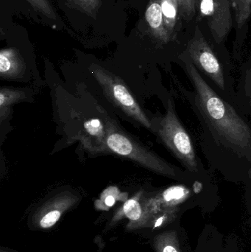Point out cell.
Instances as JSON below:
<instances>
[{"label": "cell", "instance_id": "52a82bcc", "mask_svg": "<svg viewBox=\"0 0 251 252\" xmlns=\"http://www.w3.org/2000/svg\"><path fill=\"white\" fill-rule=\"evenodd\" d=\"M145 17L155 38L161 42L167 43L171 37L165 28L161 0H150Z\"/></svg>", "mask_w": 251, "mask_h": 252}, {"label": "cell", "instance_id": "ba28073f", "mask_svg": "<svg viewBox=\"0 0 251 252\" xmlns=\"http://www.w3.org/2000/svg\"><path fill=\"white\" fill-rule=\"evenodd\" d=\"M25 66L20 55L14 49L0 52V76L1 79H15L23 73Z\"/></svg>", "mask_w": 251, "mask_h": 252}, {"label": "cell", "instance_id": "8992f818", "mask_svg": "<svg viewBox=\"0 0 251 252\" xmlns=\"http://www.w3.org/2000/svg\"><path fill=\"white\" fill-rule=\"evenodd\" d=\"M230 0H196L200 16L206 19L214 40L221 43L232 27Z\"/></svg>", "mask_w": 251, "mask_h": 252}, {"label": "cell", "instance_id": "5bb4252c", "mask_svg": "<svg viewBox=\"0 0 251 252\" xmlns=\"http://www.w3.org/2000/svg\"><path fill=\"white\" fill-rule=\"evenodd\" d=\"M124 213L128 219L131 220H137L141 216V207L137 200H128L124 204Z\"/></svg>", "mask_w": 251, "mask_h": 252}, {"label": "cell", "instance_id": "4fadbf2b", "mask_svg": "<svg viewBox=\"0 0 251 252\" xmlns=\"http://www.w3.org/2000/svg\"><path fill=\"white\" fill-rule=\"evenodd\" d=\"M72 7L94 18L101 7L100 0H66Z\"/></svg>", "mask_w": 251, "mask_h": 252}, {"label": "cell", "instance_id": "2e32d148", "mask_svg": "<svg viewBox=\"0 0 251 252\" xmlns=\"http://www.w3.org/2000/svg\"><path fill=\"white\" fill-rule=\"evenodd\" d=\"M180 11L185 18H192L195 13L196 0H178Z\"/></svg>", "mask_w": 251, "mask_h": 252}, {"label": "cell", "instance_id": "e0dca14e", "mask_svg": "<svg viewBox=\"0 0 251 252\" xmlns=\"http://www.w3.org/2000/svg\"><path fill=\"white\" fill-rule=\"evenodd\" d=\"M185 195V189L181 187H172L165 191L163 193L164 199L166 201L172 200H179Z\"/></svg>", "mask_w": 251, "mask_h": 252}, {"label": "cell", "instance_id": "7c38bea8", "mask_svg": "<svg viewBox=\"0 0 251 252\" xmlns=\"http://www.w3.org/2000/svg\"><path fill=\"white\" fill-rule=\"evenodd\" d=\"M230 2L235 11L237 28L240 29L250 18L251 0H230Z\"/></svg>", "mask_w": 251, "mask_h": 252}, {"label": "cell", "instance_id": "ffe728a7", "mask_svg": "<svg viewBox=\"0 0 251 252\" xmlns=\"http://www.w3.org/2000/svg\"><path fill=\"white\" fill-rule=\"evenodd\" d=\"M163 252H178L174 247H171V246H167L164 249Z\"/></svg>", "mask_w": 251, "mask_h": 252}, {"label": "cell", "instance_id": "7a4b0ae2", "mask_svg": "<svg viewBox=\"0 0 251 252\" xmlns=\"http://www.w3.org/2000/svg\"><path fill=\"white\" fill-rule=\"evenodd\" d=\"M106 146L108 150L134 161L144 168L167 177L178 176L175 167L137 142L116 124L108 121L106 124Z\"/></svg>", "mask_w": 251, "mask_h": 252}, {"label": "cell", "instance_id": "30bf717a", "mask_svg": "<svg viewBox=\"0 0 251 252\" xmlns=\"http://www.w3.org/2000/svg\"><path fill=\"white\" fill-rule=\"evenodd\" d=\"M26 97L25 91L20 89L2 87L0 90V117L4 121L10 106L14 103L22 101Z\"/></svg>", "mask_w": 251, "mask_h": 252}, {"label": "cell", "instance_id": "277c9868", "mask_svg": "<svg viewBox=\"0 0 251 252\" xmlns=\"http://www.w3.org/2000/svg\"><path fill=\"white\" fill-rule=\"evenodd\" d=\"M90 69L107 98L117 109L146 128L153 129L151 121L121 78L97 65H93Z\"/></svg>", "mask_w": 251, "mask_h": 252}, {"label": "cell", "instance_id": "44dd1931", "mask_svg": "<svg viewBox=\"0 0 251 252\" xmlns=\"http://www.w3.org/2000/svg\"><path fill=\"white\" fill-rule=\"evenodd\" d=\"M162 221H163V217L159 218L158 219L157 221H156V225H155V227H158V226H160L162 223Z\"/></svg>", "mask_w": 251, "mask_h": 252}, {"label": "cell", "instance_id": "5b68a950", "mask_svg": "<svg viewBox=\"0 0 251 252\" xmlns=\"http://www.w3.org/2000/svg\"><path fill=\"white\" fill-rule=\"evenodd\" d=\"M187 54L195 66L204 72L219 88L225 90L222 66L199 27H196L194 35L188 43Z\"/></svg>", "mask_w": 251, "mask_h": 252}, {"label": "cell", "instance_id": "ac0fdd59", "mask_svg": "<svg viewBox=\"0 0 251 252\" xmlns=\"http://www.w3.org/2000/svg\"><path fill=\"white\" fill-rule=\"evenodd\" d=\"M60 217V213L58 210H53L44 216L41 220V226L43 228H50L53 226Z\"/></svg>", "mask_w": 251, "mask_h": 252}, {"label": "cell", "instance_id": "6da1fadb", "mask_svg": "<svg viewBox=\"0 0 251 252\" xmlns=\"http://www.w3.org/2000/svg\"><path fill=\"white\" fill-rule=\"evenodd\" d=\"M187 75L194 85L197 106L218 137L239 155L251 158V129L202 78L188 58L183 59Z\"/></svg>", "mask_w": 251, "mask_h": 252}, {"label": "cell", "instance_id": "9c48e42d", "mask_svg": "<svg viewBox=\"0 0 251 252\" xmlns=\"http://www.w3.org/2000/svg\"><path fill=\"white\" fill-rule=\"evenodd\" d=\"M106 126L97 119H91L84 124L83 129V142L91 148V144H101L105 150L106 146Z\"/></svg>", "mask_w": 251, "mask_h": 252}, {"label": "cell", "instance_id": "3957f363", "mask_svg": "<svg viewBox=\"0 0 251 252\" xmlns=\"http://www.w3.org/2000/svg\"><path fill=\"white\" fill-rule=\"evenodd\" d=\"M152 130L190 171L198 172L193 142L177 117L172 100L168 102L165 116L159 120L156 125L153 124Z\"/></svg>", "mask_w": 251, "mask_h": 252}, {"label": "cell", "instance_id": "7402d4cb", "mask_svg": "<svg viewBox=\"0 0 251 252\" xmlns=\"http://www.w3.org/2000/svg\"></svg>", "mask_w": 251, "mask_h": 252}, {"label": "cell", "instance_id": "8fae6325", "mask_svg": "<svg viewBox=\"0 0 251 252\" xmlns=\"http://www.w3.org/2000/svg\"><path fill=\"white\" fill-rule=\"evenodd\" d=\"M161 2L165 28L170 37H172L175 32L178 20L179 3L178 0H161Z\"/></svg>", "mask_w": 251, "mask_h": 252}, {"label": "cell", "instance_id": "d6986e66", "mask_svg": "<svg viewBox=\"0 0 251 252\" xmlns=\"http://www.w3.org/2000/svg\"><path fill=\"white\" fill-rule=\"evenodd\" d=\"M115 201H116V200H115L114 197L112 196V195H109L105 199V204L108 207H112L115 204Z\"/></svg>", "mask_w": 251, "mask_h": 252}, {"label": "cell", "instance_id": "9a60e30c", "mask_svg": "<svg viewBox=\"0 0 251 252\" xmlns=\"http://www.w3.org/2000/svg\"><path fill=\"white\" fill-rule=\"evenodd\" d=\"M35 10L42 13L44 16L50 19H56V14L54 10L50 6L48 0H27Z\"/></svg>", "mask_w": 251, "mask_h": 252}]
</instances>
